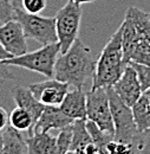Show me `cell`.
<instances>
[{
    "label": "cell",
    "mask_w": 150,
    "mask_h": 154,
    "mask_svg": "<svg viewBox=\"0 0 150 154\" xmlns=\"http://www.w3.org/2000/svg\"><path fill=\"white\" fill-rule=\"evenodd\" d=\"M94 69L96 59L92 50L77 38L65 54L57 58L55 78L74 88H83L94 78Z\"/></svg>",
    "instance_id": "obj_1"
},
{
    "label": "cell",
    "mask_w": 150,
    "mask_h": 154,
    "mask_svg": "<svg viewBox=\"0 0 150 154\" xmlns=\"http://www.w3.org/2000/svg\"><path fill=\"white\" fill-rule=\"evenodd\" d=\"M125 66L127 64L123 59L122 48V29L119 26L105 44L98 59L96 60L91 89L113 87V84L122 76Z\"/></svg>",
    "instance_id": "obj_2"
},
{
    "label": "cell",
    "mask_w": 150,
    "mask_h": 154,
    "mask_svg": "<svg viewBox=\"0 0 150 154\" xmlns=\"http://www.w3.org/2000/svg\"><path fill=\"white\" fill-rule=\"evenodd\" d=\"M60 54L59 43L44 45L33 52H26L21 56L8 58L0 63L8 66H19L33 72H38L47 78L55 77V66Z\"/></svg>",
    "instance_id": "obj_3"
},
{
    "label": "cell",
    "mask_w": 150,
    "mask_h": 154,
    "mask_svg": "<svg viewBox=\"0 0 150 154\" xmlns=\"http://www.w3.org/2000/svg\"><path fill=\"white\" fill-rule=\"evenodd\" d=\"M16 19L22 26L26 38L34 39L41 46L58 43L55 17L31 14L24 10H16Z\"/></svg>",
    "instance_id": "obj_4"
},
{
    "label": "cell",
    "mask_w": 150,
    "mask_h": 154,
    "mask_svg": "<svg viewBox=\"0 0 150 154\" xmlns=\"http://www.w3.org/2000/svg\"><path fill=\"white\" fill-rule=\"evenodd\" d=\"M55 18L60 54H65L78 38L82 20V7L72 0H69L57 12Z\"/></svg>",
    "instance_id": "obj_5"
},
{
    "label": "cell",
    "mask_w": 150,
    "mask_h": 154,
    "mask_svg": "<svg viewBox=\"0 0 150 154\" xmlns=\"http://www.w3.org/2000/svg\"><path fill=\"white\" fill-rule=\"evenodd\" d=\"M108 95L115 125V139L130 143L135 136L140 133L134 120L131 107L121 100L112 87L108 88Z\"/></svg>",
    "instance_id": "obj_6"
},
{
    "label": "cell",
    "mask_w": 150,
    "mask_h": 154,
    "mask_svg": "<svg viewBox=\"0 0 150 154\" xmlns=\"http://www.w3.org/2000/svg\"><path fill=\"white\" fill-rule=\"evenodd\" d=\"M86 120L92 121L102 131L115 136L108 88L91 89L86 93Z\"/></svg>",
    "instance_id": "obj_7"
},
{
    "label": "cell",
    "mask_w": 150,
    "mask_h": 154,
    "mask_svg": "<svg viewBox=\"0 0 150 154\" xmlns=\"http://www.w3.org/2000/svg\"><path fill=\"white\" fill-rule=\"evenodd\" d=\"M0 43L13 57L27 52L26 36L21 24L17 19H12L0 25Z\"/></svg>",
    "instance_id": "obj_8"
},
{
    "label": "cell",
    "mask_w": 150,
    "mask_h": 154,
    "mask_svg": "<svg viewBox=\"0 0 150 154\" xmlns=\"http://www.w3.org/2000/svg\"><path fill=\"white\" fill-rule=\"evenodd\" d=\"M69 87L70 85L68 83L60 82L55 77L28 85L34 97L44 106H60L69 91Z\"/></svg>",
    "instance_id": "obj_9"
},
{
    "label": "cell",
    "mask_w": 150,
    "mask_h": 154,
    "mask_svg": "<svg viewBox=\"0 0 150 154\" xmlns=\"http://www.w3.org/2000/svg\"><path fill=\"white\" fill-rule=\"evenodd\" d=\"M112 88L121 100L129 107H132L143 94L137 74L130 63L127 64L122 76L113 84Z\"/></svg>",
    "instance_id": "obj_10"
},
{
    "label": "cell",
    "mask_w": 150,
    "mask_h": 154,
    "mask_svg": "<svg viewBox=\"0 0 150 154\" xmlns=\"http://www.w3.org/2000/svg\"><path fill=\"white\" fill-rule=\"evenodd\" d=\"M74 119L69 117L59 108V106H45L40 117L32 128V133H46L52 129H63L74 123Z\"/></svg>",
    "instance_id": "obj_11"
},
{
    "label": "cell",
    "mask_w": 150,
    "mask_h": 154,
    "mask_svg": "<svg viewBox=\"0 0 150 154\" xmlns=\"http://www.w3.org/2000/svg\"><path fill=\"white\" fill-rule=\"evenodd\" d=\"M59 108L74 120H86V93L83 88L68 91Z\"/></svg>",
    "instance_id": "obj_12"
},
{
    "label": "cell",
    "mask_w": 150,
    "mask_h": 154,
    "mask_svg": "<svg viewBox=\"0 0 150 154\" xmlns=\"http://www.w3.org/2000/svg\"><path fill=\"white\" fill-rule=\"evenodd\" d=\"M12 95L13 100L17 104V107H20L22 109H25L26 112H28L34 120V125L38 121V119L40 117L45 106L39 102L34 95L32 94V91L30 90V88L27 87H16L12 90Z\"/></svg>",
    "instance_id": "obj_13"
},
{
    "label": "cell",
    "mask_w": 150,
    "mask_h": 154,
    "mask_svg": "<svg viewBox=\"0 0 150 154\" xmlns=\"http://www.w3.org/2000/svg\"><path fill=\"white\" fill-rule=\"evenodd\" d=\"M4 148L0 154H28L26 139L11 125L2 131Z\"/></svg>",
    "instance_id": "obj_14"
},
{
    "label": "cell",
    "mask_w": 150,
    "mask_h": 154,
    "mask_svg": "<svg viewBox=\"0 0 150 154\" xmlns=\"http://www.w3.org/2000/svg\"><path fill=\"white\" fill-rule=\"evenodd\" d=\"M28 154H53L56 149L57 136L46 133H32L26 137Z\"/></svg>",
    "instance_id": "obj_15"
},
{
    "label": "cell",
    "mask_w": 150,
    "mask_h": 154,
    "mask_svg": "<svg viewBox=\"0 0 150 154\" xmlns=\"http://www.w3.org/2000/svg\"><path fill=\"white\" fill-rule=\"evenodd\" d=\"M122 29V48H123V59L125 64H129L131 54L136 44L141 40L132 21L128 17H124L123 23L121 24Z\"/></svg>",
    "instance_id": "obj_16"
},
{
    "label": "cell",
    "mask_w": 150,
    "mask_h": 154,
    "mask_svg": "<svg viewBox=\"0 0 150 154\" xmlns=\"http://www.w3.org/2000/svg\"><path fill=\"white\" fill-rule=\"evenodd\" d=\"M125 17H128L132 21L140 38L150 43L149 13H146V12H143L142 10H140L135 6H130L125 12Z\"/></svg>",
    "instance_id": "obj_17"
},
{
    "label": "cell",
    "mask_w": 150,
    "mask_h": 154,
    "mask_svg": "<svg viewBox=\"0 0 150 154\" xmlns=\"http://www.w3.org/2000/svg\"><path fill=\"white\" fill-rule=\"evenodd\" d=\"M132 115L137 129L140 133L150 129V113L148 108V98L144 94L138 98V101L131 107Z\"/></svg>",
    "instance_id": "obj_18"
},
{
    "label": "cell",
    "mask_w": 150,
    "mask_h": 154,
    "mask_svg": "<svg viewBox=\"0 0 150 154\" xmlns=\"http://www.w3.org/2000/svg\"><path fill=\"white\" fill-rule=\"evenodd\" d=\"M71 127H72L71 149L85 148L86 145L92 142L89 131L86 128V120H75Z\"/></svg>",
    "instance_id": "obj_19"
},
{
    "label": "cell",
    "mask_w": 150,
    "mask_h": 154,
    "mask_svg": "<svg viewBox=\"0 0 150 154\" xmlns=\"http://www.w3.org/2000/svg\"><path fill=\"white\" fill-rule=\"evenodd\" d=\"M10 125L13 128L18 129L19 132L28 131L30 134L34 126V120L28 112L20 107H16L10 114Z\"/></svg>",
    "instance_id": "obj_20"
},
{
    "label": "cell",
    "mask_w": 150,
    "mask_h": 154,
    "mask_svg": "<svg viewBox=\"0 0 150 154\" xmlns=\"http://www.w3.org/2000/svg\"><path fill=\"white\" fill-rule=\"evenodd\" d=\"M86 128L89 131V134L91 136L92 142L98 147L99 153L106 154V146L111 140L115 139V136L112 134H109V133L102 131L96 123H94L90 120H86Z\"/></svg>",
    "instance_id": "obj_21"
},
{
    "label": "cell",
    "mask_w": 150,
    "mask_h": 154,
    "mask_svg": "<svg viewBox=\"0 0 150 154\" xmlns=\"http://www.w3.org/2000/svg\"><path fill=\"white\" fill-rule=\"evenodd\" d=\"M130 62L137 63V64H143V65H150V43L147 40L141 39L134 51L131 54L130 57ZM129 62V63H130Z\"/></svg>",
    "instance_id": "obj_22"
},
{
    "label": "cell",
    "mask_w": 150,
    "mask_h": 154,
    "mask_svg": "<svg viewBox=\"0 0 150 154\" xmlns=\"http://www.w3.org/2000/svg\"><path fill=\"white\" fill-rule=\"evenodd\" d=\"M129 145L131 154H150V129L138 133Z\"/></svg>",
    "instance_id": "obj_23"
},
{
    "label": "cell",
    "mask_w": 150,
    "mask_h": 154,
    "mask_svg": "<svg viewBox=\"0 0 150 154\" xmlns=\"http://www.w3.org/2000/svg\"><path fill=\"white\" fill-rule=\"evenodd\" d=\"M71 140H72V127L71 125L60 129L57 135L56 149L53 154H66L69 149H71Z\"/></svg>",
    "instance_id": "obj_24"
},
{
    "label": "cell",
    "mask_w": 150,
    "mask_h": 154,
    "mask_svg": "<svg viewBox=\"0 0 150 154\" xmlns=\"http://www.w3.org/2000/svg\"><path fill=\"white\" fill-rule=\"evenodd\" d=\"M136 74L138 77V81H140V84H141V88L143 90V93L146 90L150 89V65H143V64H137V63H134L130 62Z\"/></svg>",
    "instance_id": "obj_25"
},
{
    "label": "cell",
    "mask_w": 150,
    "mask_h": 154,
    "mask_svg": "<svg viewBox=\"0 0 150 154\" xmlns=\"http://www.w3.org/2000/svg\"><path fill=\"white\" fill-rule=\"evenodd\" d=\"M16 19V8L11 0H0V21L7 23Z\"/></svg>",
    "instance_id": "obj_26"
},
{
    "label": "cell",
    "mask_w": 150,
    "mask_h": 154,
    "mask_svg": "<svg viewBox=\"0 0 150 154\" xmlns=\"http://www.w3.org/2000/svg\"><path fill=\"white\" fill-rule=\"evenodd\" d=\"M22 10L31 14H39L47 6V0H22Z\"/></svg>",
    "instance_id": "obj_27"
},
{
    "label": "cell",
    "mask_w": 150,
    "mask_h": 154,
    "mask_svg": "<svg viewBox=\"0 0 150 154\" xmlns=\"http://www.w3.org/2000/svg\"><path fill=\"white\" fill-rule=\"evenodd\" d=\"M106 154H131L130 145L113 139L106 146Z\"/></svg>",
    "instance_id": "obj_28"
},
{
    "label": "cell",
    "mask_w": 150,
    "mask_h": 154,
    "mask_svg": "<svg viewBox=\"0 0 150 154\" xmlns=\"http://www.w3.org/2000/svg\"><path fill=\"white\" fill-rule=\"evenodd\" d=\"M10 122V115L6 113V110L0 107V131H4Z\"/></svg>",
    "instance_id": "obj_29"
},
{
    "label": "cell",
    "mask_w": 150,
    "mask_h": 154,
    "mask_svg": "<svg viewBox=\"0 0 150 154\" xmlns=\"http://www.w3.org/2000/svg\"><path fill=\"white\" fill-rule=\"evenodd\" d=\"M84 149H85V153L86 154H100L98 147L94 145V142H90L89 145H86V147Z\"/></svg>",
    "instance_id": "obj_30"
},
{
    "label": "cell",
    "mask_w": 150,
    "mask_h": 154,
    "mask_svg": "<svg viewBox=\"0 0 150 154\" xmlns=\"http://www.w3.org/2000/svg\"><path fill=\"white\" fill-rule=\"evenodd\" d=\"M13 56L10 54V52H7L6 50H5V48L1 45V43H0V62H2V60H6V59H8V58H12Z\"/></svg>",
    "instance_id": "obj_31"
},
{
    "label": "cell",
    "mask_w": 150,
    "mask_h": 154,
    "mask_svg": "<svg viewBox=\"0 0 150 154\" xmlns=\"http://www.w3.org/2000/svg\"><path fill=\"white\" fill-rule=\"evenodd\" d=\"M74 2L78 4V5H83V4H90V2H94V0H72Z\"/></svg>",
    "instance_id": "obj_32"
},
{
    "label": "cell",
    "mask_w": 150,
    "mask_h": 154,
    "mask_svg": "<svg viewBox=\"0 0 150 154\" xmlns=\"http://www.w3.org/2000/svg\"><path fill=\"white\" fill-rule=\"evenodd\" d=\"M4 148V136H2V131H0V153L2 152Z\"/></svg>",
    "instance_id": "obj_33"
},
{
    "label": "cell",
    "mask_w": 150,
    "mask_h": 154,
    "mask_svg": "<svg viewBox=\"0 0 150 154\" xmlns=\"http://www.w3.org/2000/svg\"><path fill=\"white\" fill-rule=\"evenodd\" d=\"M66 154H76V152L74 151V149H69V151L66 152Z\"/></svg>",
    "instance_id": "obj_34"
},
{
    "label": "cell",
    "mask_w": 150,
    "mask_h": 154,
    "mask_svg": "<svg viewBox=\"0 0 150 154\" xmlns=\"http://www.w3.org/2000/svg\"><path fill=\"white\" fill-rule=\"evenodd\" d=\"M149 17H150V13H149Z\"/></svg>",
    "instance_id": "obj_35"
},
{
    "label": "cell",
    "mask_w": 150,
    "mask_h": 154,
    "mask_svg": "<svg viewBox=\"0 0 150 154\" xmlns=\"http://www.w3.org/2000/svg\"><path fill=\"white\" fill-rule=\"evenodd\" d=\"M0 77H1V76H0Z\"/></svg>",
    "instance_id": "obj_36"
}]
</instances>
